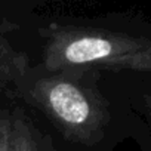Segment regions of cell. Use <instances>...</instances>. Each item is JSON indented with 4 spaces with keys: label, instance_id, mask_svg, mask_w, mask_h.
Wrapping results in <instances>:
<instances>
[{
    "label": "cell",
    "instance_id": "cell-3",
    "mask_svg": "<svg viewBox=\"0 0 151 151\" xmlns=\"http://www.w3.org/2000/svg\"><path fill=\"white\" fill-rule=\"evenodd\" d=\"M21 31V24L9 17L0 15V95L12 98L14 89L33 58L15 42L14 36Z\"/></svg>",
    "mask_w": 151,
    "mask_h": 151
},
{
    "label": "cell",
    "instance_id": "cell-5",
    "mask_svg": "<svg viewBox=\"0 0 151 151\" xmlns=\"http://www.w3.org/2000/svg\"><path fill=\"white\" fill-rule=\"evenodd\" d=\"M132 102L138 114L151 129V82L133 77L132 80Z\"/></svg>",
    "mask_w": 151,
    "mask_h": 151
},
{
    "label": "cell",
    "instance_id": "cell-1",
    "mask_svg": "<svg viewBox=\"0 0 151 151\" xmlns=\"http://www.w3.org/2000/svg\"><path fill=\"white\" fill-rule=\"evenodd\" d=\"M132 76L98 65L46 68L33 61L11 102L27 107L67 151H116L132 139Z\"/></svg>",
    "mask_w": 151,
    "mask_h": 151
},
{
    "label": "cell",
    "instance_id": "cell-4",
    "mask_svg": "<svg viewBox=\"0 0 151 151\" xmlns=\"http://www.w3.org/2000/svg\"><path fill=\"white\" fill-rule=\"evenodd\" d=\"M12 151H67L22 104L12 102Z\"/></svg>",
    "mask_w": 151,
    "mask_h": 151
},
{
    "label": "cell",
    "instance_id": "cell-6",
    "mask_svg": "<svg viewBox=\"0 0 151 151\" xmlns=\"http://www.w3.org/2000/svg\"><path fill=\"white\" fill-rule=\"evenodd\" d=\"M0 151H12V110H0Z\"/></svg>",
    "mask_w": 151,
    "mask_h": 151
},
{
    "label": "cell",
    "instance_id": "cell-8",
    "mask_svg": "<svg viewBox=\"0 0 151 151\" xmlns=\"http://www.w3.org/2000/svg\"><path fill=\"white\" fill-rule=\"evenodd\" d=\"M0 110H2V107H0Z\"/></svg>",
    "mask_w": 151,
    "mask_h": 151
},
{
    "label": "cell",
    "instance_id": "cell-7",
    "mask_svg": "<svg viewBox=\"0 0 151 151\" xmlns=\"http://www.w3.org/2000/svg\"><path fill=\"white\" fill-rule=\"evenodd\" d=\"M132 141L136 144L139 151H151V129L141 116H138L132 133Z\"/></svg>",
    "mask_w": 151,
    "mask_h": 151
},
{
    "label": "cell",
    "instance_id": "cell-2",
    "mask_svg": "<svg viewBox=\"0 0 151 151\" xmlns=\"http://www.w3.org/2000/svg\"><path fill=\"white\" fill-rule=\"evenodd\" d=\"M36 33L40 52L33 61L46 68L89 64L151 82V19L139 14L55 17Z\"/></svg>",
    "mask_w": 151,
    "mask_h": 151
}]
</instances>
